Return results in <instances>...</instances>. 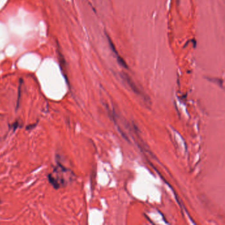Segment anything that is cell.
Listing matches in <instances>:
<instances>
[{"instance_id":"1","label":"cell","mask_w":225,"mask_h":225,"mask_svg":"<svg viewBox=\"0 0 225 225\" xmlns=\"http://www.w3.org/2000/svg\"><path fill=\"white\" fill-rule=\"evenodd\" d=\"M67 172V170L60 163H57L53 172L48 175V180L55 189H59L66 186L67 180L64 174Z\"/></svg>"},{"instance_id":"2","label":"cell","mask_w":225,"mask_h":225,"mask_svg":"<svg viewBox=\"0 0 225 225\" xmlns=\"http://www.w3.org/2000/svg\"><path fill=\"white\" fill-rule=\"evenodd\" d=\"M122 77L124 80H126V81L127 82V83L128 84V85L130 87V88L131 89L132 91H133L135 93L137 94V95H139L140 96L143 97L145 100H146V96H145V94L141 92V90H140L137 86L136 85V84L135 83L134 81L132 80L130 77L127 75V74H123L122 75Z\"/></svg>"},{"instance_id":"3","label":"cell","mask_w":225,"mask_h":225,"mask_svg":"<svg viewBox=\"0 0 225 225\" xmlns=\"http://www.w3.org/2000/svg\"><path fill=\"white\" fill-rule=\"evenodd\" d=\"M108 40L109 44H110V48L112 49V50L115 54V55H116L117 60V61H118V63L120 64L122 66H123L124 67H126V68H127V66L126 62L124 61V59L122 58V57L120 56H119V54H118V52H117V50H116V47H115L114 44H113V42H112V41L110 40V37L108 36Z\"/></svg>"}]
</instances>
